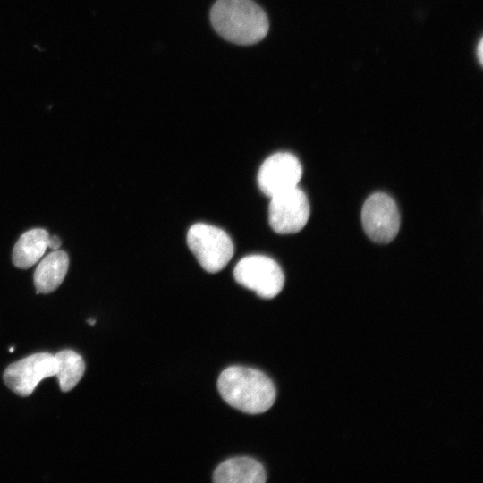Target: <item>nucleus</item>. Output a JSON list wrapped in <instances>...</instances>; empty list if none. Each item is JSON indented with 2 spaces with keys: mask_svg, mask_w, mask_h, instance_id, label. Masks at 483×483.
Instances as JSON below:
<instances>
[{
  "mask_svg": "<svg viewBox=\"0 0 483 483\" xmlns=\"http://www.w3.org/2000/svg\"><path fill=\"white\" fill-rule=\"evenodd\" d=\"M217 388L232 407L249 414L267 411L275 400L272 380L262 371L242 366H232L222 371Z\"/></svg>",
  "mask_w": 483,
  "mask_h": 483,
  "instance_id": "f257e3e1",
  "label": "nucleus"
},
{
  "mask_svg": "<svg viewBox=\"0 0 483 483\" xmlns=\"http://www.w3.org/2000/svg\"><path fill=\"white\" fill-rule=\"evenodd\" d=\"M55 374L62 391L72 390L84 374L85 364L82 357L72 350H63L55 354Z\"/></svg>",
  "mask_w": 483,
  "mask_h": 483,
  "instance_id": "f8f14e48",
  "label": "nucleus"
},
{
  "mask_svg": "<svg viewBox=\"0 0 483 483\" xmlns=\"http://www.w3.org/2000/svg\"><path fill=\"white\" fill-rule=\"evenodd\" d=\"M301 174L298 158L291 153L279 152L263 162L258 174V184L260 191L271 198L297 187Z\"/></svg>",
  "mask_w": 483,
  "mask_h": 483,
  "instance_id": "6e6552de",
  "label": "nucleus"
},
{
  "mask_svg": "<svg viewBox=\"0 0 483 483\" xmlns=\"http://www.w3.org/2000/svg\"><path fill=\"white\" fill-rule=\"evenodd\" d=\"M88 322H89L91 326H93V325L95 324L96 321H95V320H92V319H89Z\"/></svg>",
  "mask_w": 483,
  "mask_h": 483,
  "instance_id": "2eb2a0df",
  "label": "nucleus"
},
{
  "mask_svg": "<svg viewBox=\"0 0 483 483\" xmlns=\"http://www.w3.org/2000/svg\"><path fill=\"white\" fill-rule=\"evenodd\" d=\"M69 267L65 251L56 250L46 256L34 272L37 293H49L58 288L64 281Z\"/></svg>",
  "mask_w": 483,
  "mask_h": 483,
  "instance_id": "9d476101",
  "label": "nucleus"
},
{
  "mask_svg": "<svg viewBox=\"0 0 483 483\" xmlns=\"http://www.w3.org/2000/svg\"><path fill=\"white\" fill-rule=\"evenodd\" d=\"M187 243L200 266L209 273L222 270L233 255V244L222 229L198 223L187 233Z\"/></svg>",
  "mask_w": 483,
  "mask_h": 483,
  "instance_id": "7ed1b4c3",
  "label": "nucleus"
},
{
  "mask_svg": "<svg viewBox=\"0 0 483 483\" xmlns=\"http://www.w3.org/2000/svg\"><path fill=\"white\" fill-rule=\"evenodd\" d=\"M213 479L216 483H264L267 474L258 461L250 457H235L219 464Z\"/></svg>",
  "mask_w": 483,
  "mask_h": 483,
  "instance_id": "1a4fd4ad",
  "label": "nucleus"
},
{
  "mask_svg": "<svg viewBox=\"0 0 483 483\" xmlns=\"http://www.w3.org/2000/svg\"><path fill=\"white\" fill-rule=\"evenodd\" d=\"M477 57L480 64H483V38H481L477 47Z\"/></svg>",
  "mask_w": 483,
  "mask_h": 483,
  "instance_id": "4468645a",
  "label": "nucleus"
},
{
  "mask_svg": "<svg viewBox=\"0 0 483 483\" xmlns=\"http://www.w3.org/2000/svg\"><path fill=\"white\" fill-rule=\"evenodd\" d=\"M270 199L268 220L275 233H295L305 226L310 207L306 194L301 189L295 187Z\"/></svg>",
  "mask_w": 483,
  "mask_h": 483,
  "instance_id": "39448f33",
  "label": "nucleus"
},
{
  "mask_svg": "<svg viewBox=\"0 0 483 483\" xmlns=\"http://www.w3.org/2000/svg\"><path fill=\"white\" fill-rule=\"evenodd\" d=\"M361 221L367 235L378 243L390 242L400 227V216L394 200L382 192L374 193L366 199Z\"/></svg>",
  "mask_w": 483,
  "mask_h": 483,
  "instance_id": "423d86ee",
  "label": "nucleus"
},
{
  "mask_svg": "<svg viewBox=\"0 0 483 483\" xmlns=\"http://www.w3.org/2000/svg\"><path fill=\"white\" fill-rule=\"evenodd\" d=\"M233 276L238 284L265 299L275 297L284 284L280 266L273 258L263 255L242 258L234 267Z\"/></svg>",
  "mask_w": 483,
  "mask_h": 483,
  "instance_id": "20e7f679",
  "label": "nucleus"
},
{
  "mask_svg": "<svg viewBox=\"0 0 483 483\" xmlns=\"http://www.w3.org/2000/svg\"><path fill=\"white\" fill-rule=\"evenodd\" d=\"M61 246V240L58 236L53 235L49 236L48 239V247L53 249L54 250H56Z\"/></svg>",
  "mask_w": 483,
  "mask_h": 483,
  "instance_id": "ddd939ff",
  "label": "nucleus"
},
{
  "mask_svg": "<svg viewBox=\"0 0 483 483\" xmlns=\"http://www.w3.org/2000/svg\"><path fill=\"white\" fill-rule=\"evenodd\" d=\"M210 21L223 38L242 46L261 41L269 30L267 13L252 0H217Z\"/></svg>",
  "mask_w": 483,
  "mask_h": 483,
  "instance_id": "f03ea898",
  "label": "nucleus"
},
{
  "mask_svg": "<svg viewBox=\"0 0 483 483\" xmlns=\"http://www.w3.org/2000/svg\"><path fill=\"white\" fill-rule=\"evenodd\" d=\"M55 374V355L38 352L9 365L3 377L11 390L19 395L28 396L33 393L41 380Z\"/></svg>",
  "mask_w": 483,
  "mask_h": 483,
  "instance_id": "0eeeda50",
  "label": "nucleus"
},
{
  "mask_svg": "<svg viewBox=\"0 0 483 483\" xmlns=\"http://www.w3.org/2000/svg\"><path fill=\"white\" fill-rule=\"evenodd\" d=\"M49 234L47 230L34 228L25 232L16 242L13 250V263L26 269L37 263L48 247Z\"/></svg>",
  "mask_w": 483,
  "mask_h": 483,
  "instance_id": "9b49d317",
  "label": "nucleus"
},
{
  "mask_svg": "<svg viewBox=\"0 0 483 483\" xmlns=\"http://www.w3.org/2000/svg\"><path fill=\"white\" fill-rule=\"evenodd\" d=\"M13 350H14V348H13V347H11V348L9 349V351H10L11 352H13Z\"/></svg>",
  "mask_w": 483,
  "mask_h": 483,
  "instance_id": "dca6fc26",
  "label": "nucleus"
}]
</instances>
